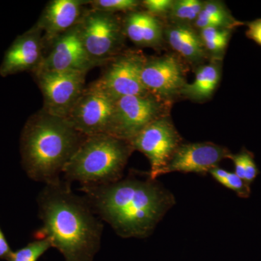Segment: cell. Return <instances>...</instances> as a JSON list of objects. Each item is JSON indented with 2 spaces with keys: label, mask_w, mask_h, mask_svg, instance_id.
<instances>
[{
  "label": "cell",
  "mask_w": 261,
  "mask_h": 261,
  "mask_svg": "<svg viewBox=\"0 0 261 261\" xmlns=\"http://www.w3.org/2000/svg\"><path fill=\"white\" fill-rule=\"evenodd\" d=\"M147 57L140 51L121 53L100 78L94 82L115 99L126 96L149 94L142 82V71Z\"/></svg>",
  "instance_id": "10"
},
{
  "label": "cell",
  "mask_w": 261,
  "mask_h": 261,
  "mask_svg": "<svg viewBox=\"0 0 261 261\" xmlns=\"http://www.w3.org/2000/svg\"><path fill=\"white\" fill-rule=\"evenodd\" d=\"M49 50L35 71H80L88 73L96 65L89 59L81 39L78 24L69 31L58 36L47 44ZM46 47V48H47Z\"/></svg>",
  "instance_id": "12"
},
{
  "label": "cell",
  "mask_w": 261,
  "mask_h": 261,
  "mask_svg": "<svg viewBox=\"0 0 261 261\" xmlns=\"http://www.w3.org/2000/svg\"><path fill=\"white\" fill-rule=\"evenodd\" d=\"M51 247L47 238H36L27 246L13 251L8 261H37Z\"/></svg>",
  "instance_id": "25"
},
{
  "label": "cell",
  "mask_w": 261,
  "mask_h": 261,
  "mask_svg": "<svg viewBox=\"0 0 261 261\" xmlns=\"http://www.w3.org/2000/svg\"><path fill=\"white\" fill-rule=\"evenodd\" d=\"M135 150L145 154L150 163L148 177L156 180L176 149L181 137L170 116L163 117L144 128L130 142Z\"/></svg>",
  "instance_id": "7"
},
{
  "label": "cell",
  "mask_w": 261,
  "mask_h": 261,
  "mask_svg": "<svg viewBox=\"0 0 261 261\" xmlns=\"http://www.w3.org/2000/svg\"><path fill=\"white\" fill-rule=\"evenodd\" d=\"M185 68L178 56L166 54L147 58L142 71V82L149 94L168 102L180 97L187 84Z\"/></svg>",
  "instance_id": "11"
},
{
  "label": "cell",
  "mask_w": 261,
  "mask_h": 261,
  "mask_svg": "<svg viewBox=\"0 0 261 261\" xmlns=\"http://www.w3.org/2000/svg\"><path fill=\"white\" fill-rule=\"evenodd\" d=\"M116 102V99L93 82L84 89L65 119L85 137L108 134Z\"/></svg>",
  "instance_id": "8"
},
{
  "label": "cell",
  "mask_w": 261,
  "mask_h": 261,
  "mask_svg": "<svg viewBox=\"0 0 261 261\" xmlns=\"http://www.w3.org/2000/svg\"><path fill=\"white\" fill-rule=\"evenodd\" d=\"M86 0H51L46 5L36 25L47 44L75 27L85 13Z\"/></svg>",
  "instance_id": "15"
},
{
  "label": "cell",
  "mask_w": 261,
  "mask_h": 261,
  "mask_svg": "<svg viewBox=\"0 0 261 261\" xmlns=\"http://www.w3.org/2000/svg\"><path fill=\"white\" fill-rule=\"evenodd\" d=\"M198 32L209 60L222 61L233 30L207 27Z\"/></svg>",
  "instance_id": "20"
},
{
  "label": "cell",
  "mask_w": 261,
  "mask_h": 261,
  "mask_svg": "<svg viewBox=\"0 0 261 261\" xmlns=\"http://www.w3.org/2000/svg\"><path fill=\"white\" fill-rule=\"evenodd\" d=\"M37 203L42 227L35 238L48 239L65 261H93L100 248L103 224L87 199L60 179L45 185Z\"/></svg>",
  "instance_id": "2"
},
{
  "label": "cell",
  "mask_w": 261,
  "mask_h": 261,
  "mask_svg": "<svg viewBox=\"0 0 261 261\" xmlns=\"http://www.w3.org/2000/svg\"><path fill=\"white\" fill-rule=\"evenodd\" d=\"M165 41L186 63L193 67L204 64L208 56L199 34L192 25L181 24H165Z\"/></svg>",
  "instance_id": "17"
},
{
  "label": "cell",
  "mask_w": 261,
  "mask_h": 261,
  "mask_svg": "<svg viewBox=\"0 0 261 261\" xmlns=\"http://www.w3.org/2000/svg\"><path fill=\"white\" fill-rule=\"evenodd\" d=\"M78 27L86 53L96 66L113 61L123 53L126 37L118 15L87 9Z\"/></svg>",
  "instance_id": "5"
},
{
  "label": "cell",
  "mask_w": 261,
  "mask_h": 261,
  "mask_svg": "<svg viewBox=\"0 0 261 261\" xmlns=\"http://www.w3.org/2000/svg\"><path fill=\"white\" fill-rule=\"evenodd\" d=\"M46 43L37 25L18 36L5 51L0 65V75L7 77L24 71L34 73L45 55Z\"/></svg>",
  "instance_id": "14"
},
{
  "label": "cell",
  "mask_w": 261,
  "mask_h": 261,
  "mask_svg": "<svg viewBox=\"0 0 261 261\" xmlns=\"http://www.w3.org/2000/svg\"><path fill=\"white\" fill-rule=\"evenodd\" d=\"M221 62L210 60L208 63L197 67L195 80L184 87L180 97L197 102L208 100L214 95L221 81Z\"/></svg>",
  "instance_id": "18"
},
{
  "label": "cell",
  "mask_w": 261,
  "mask_h": 261,
  "mask_svg": "<svg viewBox=\"0 0 261 261\" xmlns=\"http://www.w3.org/2000/svg\"><path fill=\"white\" fill-rule=\"evenodd\" d=\"M125 36L141 47L159 49L165 42L162 20L144 10L126 13L122 18Z\"/></svg>",
  "instance_id": "16"
},
{
  "label": "cell",
  "mask_w": 261,
  "mask_h": 261,
  "mask_svg": "<svg viewBox=\"0 0 261 261\" xmlns=\"http://www.w3.org/2000/svg\"><path fill=\"white\" fill-rule=\"evenodd\" d=\"M134 151L129 142L108 134L87 137L63 170L65 181L82 187L118 181Z\"/></svg>",
  "instance_id": "4"
},
{
  "label": "cell",
  "mask_w": 261,
  "mask_h": 261,
  "mask_svg": "<svg viewBox=\"0 0 261 261\" xmlns=\"http://www.w3.org/2000/svg\"><path fill=\"white\" fill-rule=\"evenodd\" d=\"M204 3L205 1L201 0H173L171 9L165 19L168 23L193 27Z\"/></svg>",
  "instance_id": "21"
},
{
  "label": "cell",
  "mask_w": 261,
  "mask_h": 261,
  "mask_svg": "<svg viewBox=\"0 0 261 261\" xmlns=\"http://www.w3.org/2000/svg\"><path fill=\"white\" fill-rule=\"evenodd\" d=\"M173 0H144L142 9L162 20L166 18L171 9Z\"/></svg>",
  "instance_id": "26"
},
{
  "label": "cell",
  "mask_w": 261,
  "mask_h": 261,
  "mask_svg": "<svg viewBox=\"0 0 261 261\" xmlns=\"http://www.w3.org/2000/svg\"><path fill=\"white\" fill-rule=\"evenodd\" d=\"M234 166V173L247 185H251L259 174L258 168L254 160V155L250 151L243 149L238 154L229 156Z\"/></svg>",
  "instance_id": "22"
},
{
  "label": "cell",
  "mask_w": 261,
  "mask_h": 261,
  "mask_svg": "<svg viewBox=\"0 0 261 261\" xmlns=\"http://www.w3.org/2000/svg\"><path fill=\"white\" fill-rule=\"evenodd\" d=\"M171 103L151 94L120 98L108 135L130 142L152 122L169 116Z\"/></svg>",
  "instance_id": "6"
},
{
  "label": "cell",
  "mask_w": 261,
  "mask_h": 261,
  "mask_svg": "<svg viewBox=\"0 0 261 261\" xmlns=\"http://www.w3.org/2000/svg\"><path fill=\"white\" fill-rule=\"evenodd\" d=\"M246 36L261 46V18L255 19L247 23Z\"/></svg>",
  "instance_id": "27"
},
{
  "label": "cell",
  "mask_w": 261,
  "mask_h": 261,
  "mask_svg": "<svg viewBox=\"0 0 261 261\" xmlns=\"http://www.w3.org/2000/svg\"><path fill=\"white\" fill-rule=\"evenodd\" d=\"M87 137L65 118L35 113L25 123L20 150L24 171L31 179L45 184L61 179L67 163Z\"/></svg>",
  "instance_id": "3"
},
{
  "label": "cell",
  "mask_w": 261,
  "mask_h": 261,
  "mask_svg": "<svg viewBox=\"0 0 261 261\" xmlns=\"http://www.w3.org/2000/svg\"><path fill=\"white\" fill-rule=\"evenodd\" d=\"M13 250L10 248L9 244L5 238V234L0 228V259L8 260Z\"/></svg>",
  "instance_id": "28"
},
{
  "label": "cell",
  "mask_w": 261,
  "mask_h": 261,
  "mask_svg": "<svg viewBox=\"0 0 261 261\" xmlns=\"http://www.w3.org/2000/svg\"><path fill=\"white\" fill-rule=\"evenodd\" d=\"M244 24L245 23L237 20L233 16L224 3L217 0H209L204 3L193 27L197 31L207 27L233 31Z\"/></svg>",
  "instance_id": "19"
},
{
  "label": "cell",
  "mask_w": 261,
  "mask_h": 261,
  "mask_svg": "<svg viewBox=\"0 0 261 261\" xmlns=\"http://www.w3.org/2000/svg\"><path fill=\"white\" fill-rule=\"evenodd\" d=\"M86 72H42L36 80L44 98L42 110L48 114L66 118L84 92Z\"/></svg>",
  "instance_id": "9"
},
{
  "label": "cell",
  "mask_w": 261,
  "mask_h": 261,
  "mask_svg": "<svg viewBox=\"0 0 261 261\" xmlns=\"http://www.w3.org/2000/svg\"><path fill=\"white\" fill-rule=\"evenodd\" d=\"M211 176L223 186L236 192L239 197L247 198L251 193L250 185H247L234 172H230L219 167L213 168L210 171Z\"/></svg>",
  "instance_id": "23"
},
{
  "label": "cell",
  "mask_w": 261,
  "mask_h": 261,
  "mask_svg": "<svg viewBox=\"0 0 261 261\" xmlns=\"http://www.w3.org/2000/svg\"><path fill=\"white\" fill-rule=\"evenodd\" d=\"M90 9L113 13H128L142 9V1L138 0H92L89 1Z\"/></svg>",
  "instance_id": "24"
},
{
  "label": "cell",
  "mask_w": 261,
  "mask_h": 261,
  "mask_svg": "<svg viewBox=\"0 0 261 261\" xmlns=\"http://www.w3.org/2000/svg\"><path fill=\"white\" fill-rule=\"evenodd\" d=\"M81 190L98 217L123 238L149 236L175 204L173 194L149 177L122 178Z\"/></svg>",
  "instance_id": "1"
},
{
  "label": "cell",
  "mask_w": 261,
  "mask_h": 261,
  "mask_svg": "<svg viewBox=\"0 0 261 261\" xmlns=\"http://www.w3.org/2000/svg\"><path fill=\"white\" fill-rule=\"evenodd\" d=\"M231 154L226 147L212 142L181 144L159 176L172 172L205 175L213 168L219 167V163L229 159Z\"/></svg>",
  "instance_id": "13"
}]
</instances>
